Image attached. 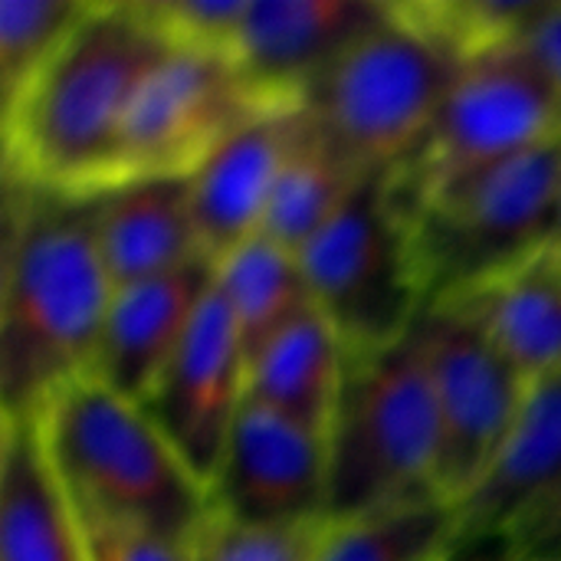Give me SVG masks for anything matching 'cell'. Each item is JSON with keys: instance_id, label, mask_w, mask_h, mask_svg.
<instances>
[{"instance_id": "obj_18", "label": "cell", "mask_w": 561, "mask_h": 561, "mask_svg": "<svg viewBox=\"0 0 561 561\" xmlns=\"http://www.w3.org/2000/svg\"><path fill=\"white\" fill-rule=\"evenodd\" d=\"M0 561H85L79 513L49 463L36 421H3Z\"/></svg>"}, {"instance_id": "obj_22", "label": "cell", "mask_w": 561, "mask_h": 561, "mask_svg": "<svg viewBox=\"0 0 561 561\" xmlns=\"http://www.w3.org/2000/svg\"><path fill=\"white\" fill-rule=\"evenodd\" d=\"M214 289L240 332L247 358L312 306L299 256L266 233L250 237L214 263Z\"/></svg>"}, {"instance_id": "obj_23", "label": "cell", "mask_w": 561, "mask_h": 561, "mask_svg": "<svg viewBox=\"0 0 561 561\" xmlns=\"http://www.w3.org/2000/svg\"><path fill=\"white\" fill-rule=\"evenodd\" d=\"M457 510L444 500L329 523L312 561H454L460 549Z\"/></svg>"}, {"instance_id": "obj_20", "label": "cell", "mask_w": 561, "mask_h": 561, "mask_svg": "<svg viewBox=\"0 0 561 561\" xmlns=\"http://www.w3.org/2000/svg\"><path fill=\"white\" fill-rule=\"evenodd\" d=\"M348 371V352L329 319L309 306L247 358V401L329 434Z\"/></svg>"}, {"instance_id": "obj_9", "label": "cell", "mask_w": 561, "mask_h": 561, "mask_svg": "<svg viewBox=\"0 0 561 561\" xmlns=\"http://www.w3.org/2000/svg\"><path fill=\"white\" fill-rule=\"evenodd\" d=\"M417 335L440 427L437 493L457 510L493 470L529 381L454 309H427L417 322Z\"/></svg>"}, {"instance_id": "obj_16", "label": "cell", "mask_w": 561, "mask_h": 561, "mask_svg": "<svg viewBox=\"0 0 561 561\" xmlns=\"http://www.w3.org/2000/svg\"><path fill=\"white\" fill-rule=\"evenodd\" d=\"M92 220L115 289L207 260L194 224L187 178L118 181L92 194Z\"/></svg>"}, {"instance_id": "obj_29", "label": "cell", "mask_w": 561, "mask_h": 561, "mask_svg": "<svg viewBox=\"0 0 561 561\" xmlns=\"http://www.w3.org/2000/svg\"><path fill=\"white\" fill-rule=\"evenodd\" d=\"M500 539L516 556L561 559V483L552 493H546L529 513H523Z\"/></svg>"}, {"instance_id": "obj_3", "label": "cell", "mask_w": 561, "mask_h": 561, "mask_svg": "<svg viewBox=\"0 0 561 561\" xmlns=\"http://www.w3.org/2000/svg\"><path fill=\"white\" fill-rule=\"evenodd\" d=\"M49 463L76 513L194 546L214 516L210 490L151 414L82 378L36 417Z\"/></svg>"}, {"instance_id": "obj_24", "label": "cell", "mask_w": 561, "mask_h": 561, "mask_svg": "<svg viewBox=\"0 0 561 561\" xmlns=\"http://www.w3.org/2000/svg\"><path fill=\"white\" fill-rule=\"evenodd\" d=\"M398 13L454 62L519 43L546 0H398Z\"/></svg>"}, {"instance_id": "obj_10", "label": "cell", "mask_w": 561, "mask_h": 561, "mask_svg": "<svg viewBox=\"0 0 561 561\" xmlns=\"http://www.w3.org/2000/svg\"><path fill=\"white\" fill-rule=\"evenodd\" d=\"M266 108L276 102L247 82L230 53L171 46L135 95L118 181L191 178L217 145Z\"/></svg>"}, {"instance_id": "obj_30", "label": "cell", "mask_w": 561, "mask_h": 561, "mask_svg": "<svg viewBox=\"0 0 561 561\" xmlns=\"http://www.w3.org/2000/svg\"><path fill=\"white\" fill-rule=\"evenodd\" d=\"M523 43L539 62V69L546 72V79L552 82L561 102V0H546L542 13L536 16Z\"/></svg>"}, {"instance_id": "obj_5", "label": "cell", "mask_w": 561, "mask_h": 561, "mask_svg": "<svg viewBox=\"0 0 561 561\" xmlns=\"http://www.w3.org/2000/svg\"><path fill=\"white\" fill-rule=\"evenodd\" d=\"M561 138L463 178L408 217L427 309L444 306L556 243Z\"/></svg>"}, {"instance_id": "obj_26", "label": "cell", "mask_w": 561, "mask_h": 561, "mask_svg": "<svg viewBox=\"0 0 561 561\" xmlns=\"http://www.w3.org/2000/svg\"><path fill=\"white\" fill-rule=\"evenodd\" d=\"M329 523L250 526L214 513L191 546L194 561H312Z\"/></svg>"}, {"instance_id": "obj_14", "label": "cell", "mask_w": 561, "mask_h": 561, "mask_svg": "<svg viewBox=\"0 0 561 561\" xmlns=\"http://www.w3.org/2000/svg\"><path fill=\"white\" fill-rule=\"evenodd\" d=\"M302 105L260 112L187 178L201 250L210 263H220L263 230L276 178L302 131Z\"/></svg>"}, {"instance_id": "obj_32", "label": "cell", "mask_w": 561, "mask_h": 561, "mask_svg": "<svg viewBox=\"0 0 561 561\" xmlns=\"http://www.w3.org/2000/svg\"><path fill=\"white\" fill-rule=\"evenodd\" d=\"M552 247L561 253V184H559V217H556V243H552Z\"/></svg>"}, {"instance_id": "obj_12", "label": "cell", "mask_w": 561, "mask_h": 561, "mask_svg": "<svg viewBox=\"0 0 561 561\" xmlns=\"http://www.w3.org/2000/svg\"><path fill=\"white\" fill-rule=\"evenodd\" d=\"M243 404L247 348L224 299L210 289L181 348L141 408L210 490Z\"/></svg>"}, {"instance_id": "obj_6", "label": "cell", "mask_w": 561, "mask_h": 561, "mask_svg": "<svg viewBox=\"0 0 561 561\" xmlns=\"http://www.w3.org/2000/svg\"><path fill=\"white\" fill-rule=\"evenodd\" d=\"M460 62L394 3L306 92L316 128L365 174H388L427 135Z\"/></svg>"}, {"instance_id": "obj_11", "label": "cell", "mask_w": 561, "mask_h": 561, "mask_svg": "<svg viewBox=\"0 0 561 561\" xmlns=\"http://www.w3.org/2000/svg\"><path fill=\"white\" fill-rule=\"evenodd\" d=\"M210 503L250 526L329 523L325 434L247 401L210 480Z\"/></svg>"}, {"instance_id": "obj_28", "label": "cell", "mask_w": 561, "mask_h": 561, "mask_svg": "<svg viewBox=\"0 0 561 561\" xmlns=\"http://www.w3.org/2000/svg\"><path fill=\"white\" fill-rule=\"evenodd\" d=\"M82 539H85V561H194L187 542L164 539L158 533H145L135 526L82 516Z\"/></svg>"}, {"instance_id": "obj_25", "label": "cell", "mask_w": 561, "mask_h": 561, "mask_svg": "<svg viewBox=\"0 0 561 561\" xmlns=\"http://www.w3.org/2000/svg\"><path fill=\"white\" fill-rule=\"evenodd\" d=\"M92 0H0V102L3 108L36 79Z\"/></svg>"}, {"instance_id": "obj_31", "label": "cell", "mask_w": 561, "mask_h": 561, "mask_svg": "<svg viewBox=\"0 0 561 561\" xmlns=\"http://www.w3.org/2000/svg\"><path fill=\"white\" fill-rule=\"evenodd\" d=\"M454 561H561V559H529L516 556L500 536L496 539H477V542H460Z\"/></svg>"}, {"instance_id": "obj_27", "label": "cell", "mask_w": 561, "mask_h": 561, "mask_svg": "<svg viewBox=\"0 0 561 561\" xmlns=\"http://www.w3.org/2000/svg\"><path fill=\"white\" fill-rule=\"evenodd\" d=\"M138 7L171 46L230 53L247 0H138Z\"/></svg>"}, {"instance_id": "obj_15", "label": "cell", "mask_w": 561, "mask_h": 561, "mask_svg": "<svg viewBox=\"0 0 561 561\" xmlns=\"http://www.w3.org/2000/svg\"><path fill=\"white\" fill-rule=\"evenodd\" d=\"M210 289L214 263L207 260L115 289L89 378L135 404H145Z\"/></svg>"}, {"instance_id": "obj_13", "label": "cell", "mask_w": 561, "mask_h": 561, "mask_svg": "<svg viewBox=\"0 0 561 561\" xmlns=\"http://www.w3.org/2000/svg\"><path fill=\"white\" fill-rule=\"evenodd\" d=\"M385 10V0H247L230 56L266 102L302 105L312 82Z\"/></svg>"}, {"instance_id": "obj_1", "label": "cell", "mask_w": 561, "mask_h": 561, "mask_svg": "<svg viewBox=\"0 0 561 561\" xmlns=\"http://www.w3.org/2000/svg\"><path fill=\"white\" fill-rule=\"evenodd\" d=\"M0 404L3 421H36L56 394L89 378L112 302L92 197L3 178Z\"/></svg>"}, {"instance_id": "obj_2", "label": "cell", "mask_w": 561, "mask_h": 561, "mask_svg": "<svg viewBox=\"0 0 561 561\" xmlns=\"http://www.w3.org/2000/svg\"><path fill=\"white\" fill-rule=\"evenodd\" d=\"M168 49L138 0H92L53 59L3 108V178L79 197L118 184L135 95Z\"/></svg>"}, {"instance_id": "obj_7", "label": "cell", "mask_w": 561, "mask_h": 561, "mask_svg": "<svg viewBox=\"0 0 561 561\" xmlns=\"http://www.w3.org/2000/svg\"><path fill=\"white\" fill-rule=\"evenodd\" d=\"M559 138V95L519 39L457 69L427 135L408 161L385 174V184L408 220L444 187Z\"/></svg>"}, {"instance_id": "obj_4", "label": "cell", "mask_w": 561, "mask_h": 561, "mask_svg": "<svg viewBox=\"0 0 561 561\" xmlns=\"http://www.w3.org/2000/svg\"><path fill=\"white\" fill-rule=\"evenodd\" d=\"M325 444L329 523L440 500V427L417 325L381 352L348 355Z\"/></svg>"}, {"instance_id": "obj_8", "label": "cell", "mask_w": 561, "mask_h": 561, "mask_svg": "<svg viewBox=\"0 0 561 561\" xmlns=\"http://www.w3.org/2000/svg\"><path fill=\"white\" fill-rule=\"evenodd\" d=\"M312 306L348 355L381 352L414 332L427 312L417 286L408 220L385 174H371L342 214L299 253Z\"/></svg>"}, {"instance_id": "obj_17", "label": "cell", "mask_w": 561, "mask_h": 561, "mask_svg": "<svg viewBox=\"0 0 561 561\" xmlns=\"http://www.w3.org/2000/svg\"><path fill=\"white\" fill-rule=\"evenodd\" d=\"M561 483V365L529 381L519 417L486 473L457 506L460 539H496Z\"/></svg>"}, {"instance_id": "obj_21", "label": "cell", "mask_w": 561, "mask_h": 561, "mask_svg": "<svg viewBox=\"0 0 561 561\" xmlns=\"http://www.w3.org/2000/svg\"><path fill=\"white\" fill-rule=\"evenodd\" d=\"M368 178L371 174L352 164L306 115L302 131L276 178L260 233L299 256L342 214Z\"/></svg>"}, {"instance_id": "obj_19", "label": "cell", "mask_w": 561, "mask_h": 561, "mask_svg": "<svg viewBox=\"0 0 561 561\" xmlns=\"http://www.w3.org/2000/svg\"><path fill=\"white\" fill-rule=\"evenodd\" d=\"M444 309L470 319L526 381L561 365V253L556 247L444 302Z\"/></svg>"}]
</instances>
